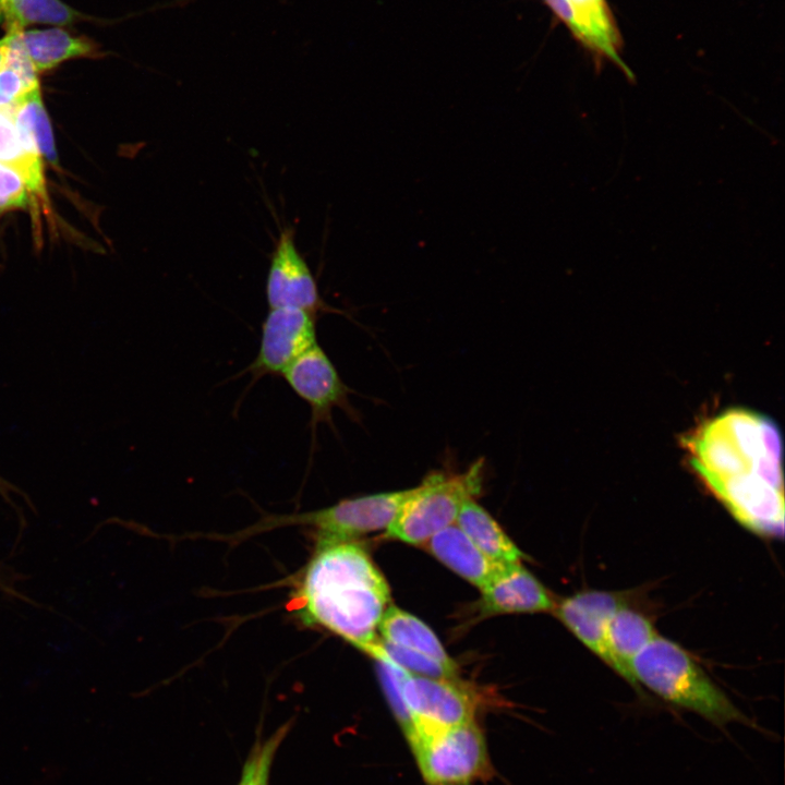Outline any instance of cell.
<instances>
[{
    "mask_svg": "<svg viewBox=\"0 0 785 785\" xmlns=\"http://www.w3.org/2000/svg\"><path fill=\"white\" fill-rule=\"evenodd\" d=\"M681 446L691 469L742 526L783 534L782 437L774 421L728 409L689 431Z\"/></svg>",
    "mask_w": 785,
    "mask_h": 785,
    "instance_id": "6da1fadb",
    "label": "cell"
},
{
    "mask_svg": "<svg viewBox=\"0 0 785 785\" xmlns=\"http://www.w3.org/2000/svg\"><path fill=\"white\" fill-rule=\"evenodd\" d=\"M293 604L304 625L324 628L365 652L378 638L390 589L354 540L317 541Z\"/></svg>",
    "mask_w": 785,
    "mask_h": 785,
    "instance_id": "7a4b0ae2",
    "label": "cell"
},
{
    "mask_svg": "<svg viewBox=\"0 0 785 785\" xmlns=\"http://www.w3.org/2000/svg\"><path fill=\"white\" fill-rule=\"evenodd\" d=\"M631 672L639 686L643 685L665 701L692 711L720 728L730 723L758 728L673 640L657 635L635 657Z\"/></svg>",
    "mask_w": 785,
    "mask_h": 785,
    "instance_id": "3957f363",
    "label": "cell"
},
{
    "mask_svg": "<svg viewBox=\"0 0 785 785\" xmlns=\"http://www.w3.org/2000/svg\"><path fill=\"white\" fill-rule=\"evenodd\" d=\"M483 474V459L462 472L428 473L418 486L410 488L386 535L421 546L456 522L463 504L481 493Z\"/></svg>",
    "mask_w": 785,
    "mask_h": 785,
    "instance_id": "277c9868",
    "label": "cell"
},
{
    "mask_svg": "<svg viewBox=\"0 0 785 785\" xmlns=\"http://www.w3.org/2000/svg\"><path fill=\"white\" fill-rule=\"evenodd\" d=\"M409 746L430 785H468L492 775L485 737L474 720L421 728Z\"/></svg>",
    "mask_w": 785,
    "mask_h": 785,
    "instance_id": "5b68a950",
    "label": "cell"
},
{
    "mask_svg": "<svg viewBox=\"0 0 785 785\" xmlns=\"http://www.w3.org/2000/svg\"><path fill=\"white\" fill-rule=\"evenodd\" d=\"M409 493L407 488L347 498L317 510L268 518L263 526L303 524L315 530L317 541H355L387 530Z\"/></svg>",
    "mask_w": 785,
    "mask_h": 785,
    "instance_id": "8992f818",
    "label": "cell"
},
{
    "mask_svg": "<svg viewBox=\"0 0 785 785\" xmlns=\"http://www.w3.org/2000/svg\"><path fill=\"white\" fill-rule=\"evenodd\" d=\"M401 691L412 714L415 733L426 727H449L473 721L492 699L485 690L458 679L410 674L402 669Z\"/></svg>",
    "mask_w": 785,
    "mask_h": 785,
    "instance_id": "52a82bcc",
    "label": "cell"
},
{
    "mask_svg": "<svg viewBox=\"0 0 785 785\" xmlns=\"http://www.w3.org/2000/svg\"><path fill=\"white\" fill-rule=\"evenodd\" d=\"M269 309H299L315 314L328 306L321 298L316 280L295 243L292 227L281 230L273 251L266 278Z\"/></svg>",
    "mask_w": 785,
    "mask_h": 785,
    "instance_id": "ba28073f",
    "label": "cell"
},
{
    "mask_svg": "<svg viewBox=\"0 0 785 785\" xmlns=\"http://www.w3.org/2000/svg\"><path fill=\"white\" fill-rule=\"evenodd\" d=\"M281 375L291 389L310 406L313 428L318 422L331 424L335 408L355 416V410L349 401L348 386L317 343L295 359Z\"/></svg>",
    "mask_w": 785,
    "mask_h": 785,
    "instance_id": "9c48e42d",
    "label": "cell"
},
{
    "mask_svg": "<svg viewBox=\"0 0 785 785\" xmlns=\"http://www.w3.org/2000/svg\"><path fill=\"white\" fill-rule=\"evenodd\" d=\"M316 343L315 314L299 309H269L262 325L258 353L250 371L253 377L282 374Z\"/></svg>",
    "mask_w": 785,
    "mask_h": 785,
    "instance_id": "30bf717a",
    "label": "cell"
},
{
    "mask_svg": "<svg viewBox=\"0 0 785 785\" xmlns=\"http://www.w3.org/2000/svg\"><path fill=\"white\" fill-rule=\"evenodd\" d=\"M625 605L628 604L623 594L584 590L556 602L552 612L578 640L614 671L605 629L613 614Z\"/></svg>",
    "mask_w": 785,
    "mask_h": 785,
    "instance_id": "8fae6325",
    "label": "cell"
},
{
    "mask_svg": "<svg viewBox=\"0 0 785 785\" xmlns=\"http://www.w3.org/2000/svg\"><path fill=\"white\" fill-rule=\"evenodd\" d=\"M481 617L552 612L555 600L521 563L503 565L481 590Z\"/></svg>",
    "mask_w": 785,
    "mask_h": 785,
    "instance_id": "7c38bea8",
    "label": "cell"
},
{
    "mask_svg": "<svg viewBox=\"0 0 785 785\" xmlns=\"http://www.w3.org/2000/svg\"><path fill=\"white\" fill-rule=\"evenodd\" d=\"M421 547L479 590L503 566L488 558L456 523L431 536Z\"/></svg>",
    "mask_w": 785,
    "mask_h": 785,
    "instance_id": "4fadbf2b",
    "label": "cell"
},
{
    "mask_svg": "<svg viewBox=\"0 0 785 785\" xmlns=\"http://www.w3.org/2000/svg\"><path fill=\"white\" fill-rule=\"evenodd\" d=\"M0 161L21 174L37 209L39 204L48 207L44 159L33 141L19 129L14 104L0 106Z\"/></svg>",
    "mask_w": 785,
    "mask_h": 785,
    "instance_id": "5bb4252c",
    "label": "cell"
},
{
    "mask_svg": "<svg viewBox=\"0 0 785 785\" xmlns=\"http://www.w3.org/2000/svg\"><path fill=\"white\" fill-rule=\"evenodd\" d=\"M657 635L652 621L628 605L617 609L606 624L605 639L614 672L639 693L641 690L632 675L631 663Z\"/></svg>",
    "mask_w": 785,
    "mask_h": 785,
    "instance_id": "9a60e30c",
    "label": "cell"
},
{
    "mask_svg": "<svg viewBox=\"0 0 785 785\" xmlns=\"http://www.w3.org/2000/svg\"><path fill=\"white\" fill-rule=\"evenodd\" d=\"M21 45L38 73L56 69L76 58H95L99 50L92 39L74 36L62 27L24 29L19 33Z\"/></svg>",
    "mask_w": 785,
    "mask_h": 785,
    "instance_id": "2e32d148",
    "label": "cell"
},
{
    "mask_svg": "<svg viewBox=\"0 0 785 785\" xmlns=\"http://www.w3.org/2000/svg\"><path fill=\"white\" fill-rule=\"evenodd\" d=\"M455 523L495 563L507 565L523 559L520 548L474 499L463 504Z\"/></svg>",
    "mask_w": 785,
    "mask_h": 785,
    "instance_id": "e0dca14e",
    "label": "cell"
},
{
    "mask_svg": "<svg viewBox=\"0 0 785 785\" xmlns=\"http://www.w3.org/2000/svg\"><path fill=\"white\" fill-rule=\"evenodd\" d=\"M377 631L381 639L426 654L446 666L458 668L432 629L412 614L389 604Z\"/></svg>",
    "mask_w": 785,
    "mask_h": 785,
    "instance_id": "ac0fdd59",
    "label": "cell"
},
{
    "mask_svg": "<svg viewBox=\"0 0 785 785\" xmlns=\"http://www.w3.org/2000/svg\"><path fill=\"white\" fill-rule=\"evenodd\" d=\"M85 19L62 0H5L0 10L5 33H20L36 24L61 27Z\"/></svg>",
    "mask_w": 785,
    "mask_h": 785,
    "instance_id": "d6986e66",
    "label": "cell"
},
{
    "mask_svg": "<svg viewBox=\"0 0 785 785\" xmlns=\"http://www.w3.org/2000/svg\"><path fill=\"white\" fill-rule=\"evenodd\" d=\"M570 2L577 21L575 35L593 50L623 65L618 56V35L605 1L570 0Z\"/></svg>",
    "mask_w": 785,
    "mask_h": 785,
    "instance_id": "ffe728a7",
    "label": "cell"
},
{
    "mask_svg": "<svg viewBox=\"0 0 785 785\" xmlns=\"http://www.w3.org/2000/svg\"><path fill=\"white\" fill-rule=\"evenodd\" d=\"M15 122L31 137L43 159L58 165L53 133L39 82L28 88L14 104Z\"/></svg>",
    "mask_w": 785,
    "mask_h": 785,
    "instance_id": "44dd1931",
    "label": "cell"
},
{
    "mask_svg": "<svg viewBox=\"0 0 785 785\" xmlns=\"http://www.w3.org/2000/svg\"><path fill=\"white\" fill-rule=\"evenodd\" d=\"M365 653L373 659L384 657L413 675L442 679L460 678L459 668L446 666L426 654L389 643L381 638H377Z\"/></svg>",
    "mask_w": 785,
    "mask_h": 785,
    "instance_id": "7402d4cb",
    "label": "cell"
},
{
    "mask_svg": "<svg viewBox=\"0 0 785 785\" xmlns=\"http://www.w3.org/2000/svg\"><path fill=\"white\" fill-rule=\"evenodd\" d=\"M11 36L8 63L0 71V106L15 104L22 95L38 83V74L26 57L19 33Z\"/></svg>",
    "mask_w": 785,
    "mask_h": 785,
    "instance_id": "603a6c76",
    "label": "cell"
},
{
    "mask_svg": "<svg viewBox=\"0 0 785 785\" xmlns=\"http://www.w3.org/2000/svg\"><path fill=\"white\" fill-rule=\"evenodd\" d=\"M291 727L292 723L287 722L268 738H256L243 764L238 785H269L275 756Z\"/></svg>",
    "mask_w": 785,
    "mask_h": 785,
    "instance_id": "cb8c5ba5",
    "label": "cell"
},
{
    "mask_svg": "<svg viewBox=\"0 0 785 785\" xmlns=\"http://www.w3.org/2000/svg\"><path fill=\"white\" fill-rule=\"evenodd\" d=\"M374 660L388 704L410 744L415 736V726L401 691L402 669L384 657H374Z\"/></svg>",
    "mask_w": 785,
    "mask_h": 785,
    "instance_id": "d4e9b609",
    "label": "cell"
},
{
    "mask_svg": "<svg viewBox=\"0 0 785 785\" xmlns=\"http://www.w3.org/2000/svg\"><path fill=\"white\" fill-rule=\"evenodd\" d=\"M16 209H29L36 216L38 213L24 179L0 161V215Z\"/></svg>",
    "mask_w": 785,
    "mask_h": 785,
    "instance_id": "484cf974",
    "label": "cell"
},
{
    "mask_svg": "<svg viewBox=\"0 0 785 785\" xmlns=\"http://www.w3.org/2000/svg\"><path fill=\"white\" fill-rule=\"evenodd\" d=\"M546 1L552 7V9L559 15V17L563 21H565V23L569 26V28L575 34L576 28H577V21H576L575 10L572 8L570 0H546Z\"/></svg>",
    "mask_w": 785,
    "mask_h": 785,
    "instance_id": "4316f807",
    "label": "cell"
},
{
    "mask_svg": "<svg viewBox=\"0 0 785 785\" xmlns=\"http://www.w3.org/2000/svg\"><path fill=\"white\" fill-rule=\"evenodd\" d=\"M10 34H7L0 39V71L5 68L8 63L9 49H10Z\"/></svg>",
    "mask_w": 785,
    "mask_h": 785,
    "instance_id": "83f0119b",
    "label": "cell"
},
{
    "mask_svg": "<svg viewBox=\"0 0 785 785\" xmlns=\"http://www.w3.org/2000/svg\"><path fill=\"white\" fill-rule=\"evenodd\" d=\"M11 493H21V491L13 485L10 481H7L0 475V495L9 503H12L10 498Z\"/></svg>",
    "mask_w": 785,
    "mask_h": 785,
    "instance_id": "f1b7e54d",
    "label": "cell"
},
{
    "mask_svg": "<svg viewBox=\"0 0 785 785\" xmlns=\"http://www.w3.org/2000/svg\"><path fill=\"white\" fill-rule=\"evenodd\" d=\"M4 2H5V0H0V10L3 7Z\"/></svg>",
    "mask_w": 785,
    "mask_h": 785,
    "instance_id": "f546056e",
    "label": "cell"
}]
</instances>
